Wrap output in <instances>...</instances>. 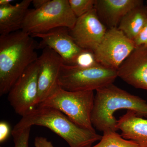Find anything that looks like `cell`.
I'll use <instances>...</instances> for the list:
<instances>
[{
    "mask_svg": "<svg viewBox=\"0 0 147 147\" xmlns=\"http://www.w3.org/2000/svg\"><path fill=\"white\" fill-rule=\"evenodd\" d=\"M34 38L22 30L0 36V95L8 93L24 71L38 59Z\"/></svg>",
    "mask_w": 147,
    "mask_h": 147,
    "instance_id": "1",
    "label": "cell"
},
{
    "mask_svg": "<svg viewBox=\"0 0 147 147\" xmlns=\"http://www.w3.org/2000/svg\"><path fill=\"white\" fill-rule=\"evenodd\" d=\"M33 125L47 127L68 144L69 147H88L100 141L102 136L83 128L71 121L63 113L55 108L37 107L23 117L13 131Z\"/></svg>",
    "mask_w": 147,
    "mask_h": 147,
    "instance_id": "2",
    "label": "cell"
},
{
    "mask_svg": "<svg viewBox=\"0 0 147 147\" xmlns=\"http://www.w3.org/2000/svg\"><path fill=\"white\" fill-rule=\"evenodd\" d=\"M92 115L93 126L99 131H117L114 114L118 110L134 112L138 117L147 119V102L113 84L96 90Z\"/></svg>",
    "mask_w": 147,
    "mask_h": 147,
    "instance_id": "3",
    "label": "cell"
},
{
    "mask_svg": "<svg viewBox=\"0 0 147 147\" xmlns=\"http://www.w3.org/2000/svg\"><path fill=\"white\" fill-rule=\"evenodd\" d=\"M94 96L93 91H69L59 86L37 107L55 108L81 127L95 131L91 120Z\"/></svg>",
    "mask_w": 147,
    "mask_h": 147,
    "instance_id": "4",
    "label": "cell"
},
{
    "mask_svg": "<svg viewBox=\"0 0 147 147\" xmlns=\"http://www.w3.org/2000/svg\"><path fill=\"white\" fill-rule=\"evenodd\" d=\"M76 20L68 0H50L41 8L29 9L22 30L32 35L61 27L71 30Z\"/></svg>",
    "mask_w": 147,
    "mask_h": 147,
    "instance_id": "5",
    "label": "cell"
},
{
    "mask_svg": "<svg viewBox=\"0 0 147 147\" xmlns=\"http://www.w3.org/2000/svg\"><path fill=\"white\" fill-rule=\"evenodd\" d=\"M118 77L117 70L100 64L87 68L63 65L59 78V86L71 92L96 90L113 84Z\"/></svg>",
    "mask_w": 147,
    "mask_h": 147,
    "instance_id": "6",
    "label": "cell"
},
{
    "mask_svg": "<svg viewBox=\"0 0 147 147\" xmlns=\"http://www.w3.org/2000/svg\"><path fill=\"white\" fill-rule=\"evenodd\" d=\"M38 72L37 60L24 71L9 92L8 101L15 112L22 117L37 106Z\"/></svg>",
    "mask_w": 147,
    "mask_h": 147,
    "instance_id": "7",
    "label": "cell"
},
{
    "mask_svg": "<svg viewBox=\"0 0 147 147\" xmlns=\"http://www.w3.org/2000/svg\"><path fill=\"white\" fill-rule=\"evenodd\" d=\"M135 48L134 42L122 32L118 28H111L94 53L99 64L117 70Z\"/></svg>",
    "mask_w": 147,
    "mask_h": 147,
    "instance_id": "8",
    "label": "cell"
},
{
    "mask_svg": "<svg viewBox=\"0 0 147 147\" xmlns=\"http://www.w3.org/2000/svg\"><path fill=\"white\" fill-rule=\"evenodd\" d=\"M39 65L38 105L59 87V78L63 60L49 47L43 48L37 60Z\"/></svg>",
    "mask_w": 147,
    "mask_h": 147,
    "instance_id": "9",
    "label": "cell"
},
{
    "mask_svg": "<svg viewBox=\"0 0 147 147\" xmlns=\"http://www.w3.org/2000/svg\"><path fill=\"white\" fill-rule=\"evenodd\" d=\"M107 30L94 8L77 18L76 24L69 32L79 47L94 52L102 41Z\"/></svg>",
    "mask_w": 147,
    "mask_h": 147,
    "instance_id": "10",
    "label": "cell"
},
{
    "mask_svg": "<svg viewBox=\"0 0 147 147\" xmlns=\"http://www.w3.org/2000/svg\"><path fill=\"white\" fill-rule=\"evenodd\" d=\"M70 29L57 28L46 32L31 35L41 39L38 47H49L55 51L63 60L64 64L72 65L79 53L84 50L76 44L69 32Z\"/></svg>",
    "mask_w": 147,
    "mask_h": 147,
    "instance_id": "11",
    "label": "cell"
},
{
    "mask_svg": "<svg viewBox=\"0 0 147 147\" xmlns=\"http://www.w3.org/2000/svg\"><path fill=\"white\" fill-rule=\"evenodd\" d=\"M118 77L136 88L147 90V46L135 47L117 70Z\"/></svg>",
    "mask_w": 147,
    "mask_h": 147,
    "instance_id": "12",
    "label": "cell"
},
{
    "mask_svg": "<svg viewBox=\"0 0 147 147\" xmlns=\"http://www.w3.org/2000/svg\"><path fill=\"white\" fill-rule=\"evenodd\" d=\"M143 3L141 0H96L94 8L100 20L109 28H117L129 11Z\"/></svg>",
    "mask_w": 147,
    "mask_h": 147,
    "instance_id": "13",
    "label": "cell"
},
{
    "mask_svg": "<svg viewBox=\"0 0 147 147\" xmlns=\"http://www.w3.org/2000/svg\"><path fill=\"white\" fill-rule=\"evenodd\" d=\"M117 127L124 139L134 142L139 147H147V119L127 110L117 120Z\"/></svg>",
    "mask_w": 147,
    "mask_h": 147,
    "instance_id": "14",
    "label": "cell"
},
{
    "mask_svg": "<svg viewBox=\"0 0 147 147\" xmlns=\"http://www.w3.org/2000/svg\"><path fill=\"white\" fill-rule=\"evenodd\" d=\"M32 0H24L13 5L0 6V34L22 30Z\"/></svg>",
    "mask_w": 147,
    "mask_h": 147,
    "instance_id": "15",
    "label": "cell"
},
{
    "mask_svg": "<svg viewBox=\"0 0 147 147\" xmlns=\"http://www.w3.org/2000/svg\"><path fill=\"white\" fill-rule=\"evenodd\" d=\"M147 20V7L144 3L131 9L119 24L118 28L133 41Z\"/></svg>",
    "mask_w": 147,
    "mask_h": 147,
    "instance_id": "16",
    "label": "cell"
},
{
    "mask_svg": "<svg viewBox=\"0 0 147 147\" xmlns=\"http://www.w3.org/2000/svg\"><path fill=\"white\" fill-rule=\"evenodd\" d=\"M103 133L99 142L88 147H139L134 142L123 138L117 131H108Z\"/></svg>",
    "mask_w": 147,
    "mask_h": 147,
    "instance_id": "17",
    "label": "cell"
},
{
    "mask_svg": "<svg viewBox=\"0 0 147 147\" xmlns=\"http://www.w3.org/2000/svg\"><path fill=\"white\" fill-rule=\"evenodd\" d=\"M96 0H68L72 12L77 18L94 8Z\"/></svg>",
    "mask_w": 147,
    "mask_h": 147,
    "instance_id": "18",
    "label": "cell"
},
{
    "mask_svg": "<svg viewBox=\"0 0 147 147\" xmlns=\"http://www.w3.org/2000/svg\"><path fill=\"white\" fill-rule=\"evenodd\" d=\"M98 64H99L96 60L94 52L84 49L77 56L72 65L82 68H87Z\"/></svg>",
    "mask_w": 147,
    "mask_h": 147,
    "instance_id": "19",
    "label": "cell"
},
{
    "mask_svg": "<svg viewBox=\"0 0 147 147\" xmlns=\"http://www.w3.org/2000/svg\"><path fill=\"white\" fill-rule=\"evenodd\" d=\"M31 127L11 131L13 136L14 147H29V140Z\"/></svg>",
    "mask_w": 147,
    "mask_h": 147,
    "instance_id": "20",
    "label": "cell"
},
{
    "mask_svg": "<svg viewBox=\"0 0 147 147\" xmlns=\"http://www.w3.org/2000/svg\"><path fill=\"white\" fill-rule=\"evenodd\" d=\"M133 42L135 47L142 45L147 46V20Z\"/></svg>",
    "mask_w": 147,
    "mask_h": 147,
    "instance_id": "21",
    "label": "cell"
},
{
    "mask_svg": "<svg viewBox=\"0 0 147 147\" xmlns=\"http://www.w3.org/2000/svg\"><path fill=\"white\" fill-rule=\"evenodd\" d=\"M10 133V128L8 124L5 122L0 123V142H4L7 139Z\"/></svg>",
    "mask_w": 147,
    "mask_h": 147,
    "instance_id": "22",
    "label": "cell"
},
{
    "mask_svg": "<svg viewBox=\"0 0 147 147\" xmlns=\"http://www.w3.org/2000/svg\"><path fill=\"white\" fill-rule=\"evenodd\" d=\"M34 144L35 147H55L52 142L45 137H36Z\"/></svg>",
    "mask_w": 147,
    "mask_h": 147,
    "instance_id": "23",
    "label": "cell"
},
{
    "mask_svg": "<svg viewBox=\"0 0 147 147\" xmlns=\"http://www.w3.org/2000/svg\"><path fill=\"white\" fill-rule=\"evenodd\" d=\"M50 0H34L32 1V3L33 5L34 9H38L45 5Z\"/></svg>",
    "mask_w": 147,
    "mask_h": 147,
    "instance_id": "24",
    "label": "cell"
},
{
    "mask_svg": "<svg viewBox=\"0 0 147 147\" xmlns=\"http://www.w3.org/2000/svg\"><path fill=\"white\" fill-rule=\"evenodd\" d=\"M12 0H0V6H6L11 4Z\"/></svg>",
    "mask_w": 147,
    "mask_h": 147,
    "instance_id": "25",
    "label": "cell"
},
{
    "mask_svg": "<svg viewBox=\"0 0 147 147\" xmlns=\"http://www.w3.org/2000/svg\"></svg>",
    "mask_w": 147,
    "mask_h": 147,
    "instance_id": "26",
    "label": "cell"
},
{
    "mask_svg": "<svg viewBox=\"0 0 147 147\" xmlns=\"http://www.w3.org/2000/svg\"></svg>",
    "mask_w": 147,
    "mask_h": 147,
    "instance_id": "27",
    "label": "cell"
}]
</instances>
